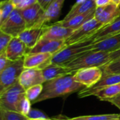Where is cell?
<instances>
[{
  "label": "cell",
  "mask_w": 120,
  "mask_h": 120,
  "mask_svg": "<svg viewBox=\"0 0 120 120\" xmlns=\"http://www.w3.org/2000/svg\"><path fill=\"white\" fill-rule=\"evenodd\" d=\"M112 2V0H96L95 4L96 7H101L108 5Z\"/></svg>",
  "instance_id": "36"
},
{
  "label": "cell",
  "mask_w": 120,
  "mask_h": 120,
  "mask_svg": "<svg viewBox=\"0 0 120 120\" xmlns=\"http://www.w3.org/2000/svg\"><path fill=\"white\" fill-rule=\"evenodd\" d=\"M65 0H54L45 10L44 14L32 28L41 27L45 23L52 22L58 18Z\"/></svg>",
  "instance_id": "15"
},
{
  "label": "cell",
  "mask_w": 120,
  "mask_h": 120,
  "mask_svg": "<svg viewBox=\"0 0 120 120\" xmlns=\"http://www.w3.org/2000/svg\"><path fill=\"white\" fill-rule=\"evenodd\" d=\"M25 96V89L18 82L0 94V110L18 112V105Z\"/></svg>",
  "instance_id": "4"
},
{
  "label": "cell",
  "mask_w": 120,
  "mask_h": 120,
  "mask_svg": "<svg viewBox=\"0 0 120 120\" xmlns=\"http://www.w3.org/2000/svg\"><path fill=\"white\" fill-rule=\"evenodd\" d=\"M29 49L20 38L17 37L12 38L4 53L9 60L16 61L23 58L28 53Z\"/></svg>",
  "instance_id": "13"
},
{
  "label": "cell",
  "mask_w": 120,
  "mask_h": 120,
  "mask_svg": "<svg viewBox=\"0 0 120 120\" xmlns=\"http://www.w3.org/2000/svg\"><path fill=\"white\" fill-rule=\"evenodd\" d=\"M66 46L65 40H52L41 38L32 49H29L28 53H48L54 55Z\"/></svg>",
  "instance_id": "10"
},
{
  "label": "cell",
  "mask_w": 120,
  "mask_h": 120,
  "mask_svg": "<svg viewBox=\"0 0 120 120\" xmlns=\"http://www.w3.org/2000/svg\"><path fill=\"white\" fill-rule=\"evenodd\" d=\"M30 120H48L50 119L44 112L39 110L31 109L30 112L27 116Z\"/></svg>",
  "instance_id": "32"
},
{
  "label": "cell",
  "mask_w": 120,
  "mask_h": 120,
  "mask_svg": "<svg viewBox=\"0 0 120 120\" xmlns=\"http://www.w3.org/2000/svg\"><path fill=\"white\" fill-rule=\"evenodd\" d=\"M10 1H11V3L15 6V8H16L20 4H21L22 2H24V1H26V0H10Z\"/></svg>",
  "instance_id": "39"
},
{
  "label": "cell",
  "mask_w": 120,
  "mask_h": 120,
  "mask_svg": "<svg viewBox=\"0 0 120 120\" xmlns=\"http://www.w3.org/2000/svg\"><path fill=\"white\" fill-rule=\"evenodd\" d=\"M96 8L91 9L83 14L76 15V16H75L70 19H68L67 20H63L61 21H59L58 22L61 25H63L65 27L70 28L73 30H75L78 29L79 27H80L81 26H82L85 22H86L87 21H89L91 19L94 18Z\"/></svg>",
  "instance_id": "19"
},
{
  "label": "cell",
  "mask_w": 120,
  "mask_h": 120,
  "mask_svg": "<svg viewBox=\"0 0 120 120\" xmlns=\"http://www.w3.org/2000/svg\"><path fill=\"white\" fill-rule=\"evenodd\" d=\"M110 61V53L89 51L67 64L65 67L68 68L72 72H75L84 68L93 67L103 68Z\"/></svg>",
  "instance_id": "3"
},
{
  "label": "cell",
  "mask_w": 120,
  "mask_h": 120,
  "mask_svg": "<svg viewBox=\"0 0 120 120\" xmlns=\"http://www.w3.org/2000/svg\"><path fill=\"white\" fill-rule=\"evenodd\" d=\"M24 70L23 58L13 61L9 66L0 72V94L18 83L20 76Z\"/></svg>",
  "instance_id": "5"
},
{
  "label": "cell",
  "mask_w": 120,
  "mask_h": 120,
  "mask_svg": "<svg viewBox=\"0 0 120 120\" xmlns=\"http://www.w3.org/2000/svg\"><path fill=\"white\" fill-rule=\"evenodd\" d=\"M0 120H29V119L27 116L18 112L0 110Z\"/></svg>",
  "instance_id": "28"
},
{
  "label": "cell",
  "mask_w": 120,
  "mask_h": 120,
  "mask_svg": "<svg viewBox=\"0 0 120 120\" xmlns=\"http://www.w3.org/2000/svg\"><path fill=\"white\" fill-rule=\"evenodd\" d=\"M42 70L43 76L45 79V82L50 81L51 79L58 78L59 77H62L66 75H69L72 72L71 70L63 65H55L51 63L49 65L44 68Z\"/></svg>",
  "instance_id": "22"
},
{
  "label": "cell",
  "mask_w": 120,
  "mask_h": 120,
  "mask_svg": "<svg viewBox=\"0 0 120 120\" xmlns=\"http://www.w3.org/2000/svg\"><path fill=\"white\" fill-rule=\"evenodd\" d=\"M94 42V36L87 39L67 45L60 51L53 55L51 58V63L65 66L67 64L84 53L91 51V46Z\"/></svg>",
  "instance_id": "2"
},
{
  "label": "cell",
  "mask_w": 120,
  "mask_h": 120,
  "mask_svg": "<svg viewBox=\"0 0 120 120\" xmlns=\"http://www.w3.org/2000/svg\"><path fill=\"white\" fill-rule=\"evenodd\" d=\"M103 72L101 68L93 67L77 70L74 74L75 79L86 88L94 86L102 78Z\"/></svg>",
  "instance_id": "8"
},
{
  "label": "cell",
  "mask_w": 120,
  "mask_h": 120,
  "mask_svg": "<svg viewBox=\"0 0 120 120\" xmlns=\"http://www.w3.org/2000/svg\"><path fill=\"white\" fill-rule=\"evenodd\" d=\"M120 82V74L119 75H103L102 78L99 80L98 83H96L94 86L89 88H84V89L79 91L78 97L79 98H84L89 96H93V94L96 90L108 86L110 85H113Z\"/></svg>",
  "instance_id": "17"
},
{
  "label": "cell",
  "mask_w": 120,
  "mask_h": 120,
  "mask_svg": "<svg viewBox=\"0 0 120 120\" xmlns=\"http://www.w3.org/2000/svg\"><path fill=\"white\" fill-rule=\"evenodd\" d=\"M29 120H52V119H51V118H50V119H48V120H30V119H29Z\"/></svg>",
  "instance_id": "41"
},
{
  "label": "cell",
  "mask_w": 120,
  "mask_h": 120,
  "mask_svg": "<svg viewBox=\"0 0 120 120\" xmlns=\"http://www.w3.org/2000/svg\"><path fill=\"white\" fill-rule=\"evenodd\" d=\"M120 15V8L113 2L107 6L96 7L94 18L101 23L107 25Z\"/></svg>",
  "instance_id": "12"
},
{
  "label": "cell",
  "mask_w": 120,
  "mask_h": 120,
  "mask_svg": "<svg viewBox=\"0 0 120 120\" xmlns=\"http://www.w3.org/2000/svg\"><path fill=\"white\" fill-rule=\"evenodd\" d=\"M101 68L103 72V75H119L120 74V57L110 61Z\"/></svg>",
  "instance_id": "26"
},
{
  "label": "cell",
  "mask_w": 120,
  "mask_h": 120,
  "mask_svg": "<svg viewBox=\"0 0 120 120\" xmlns=\"http://www.w3.org/2000/svg\"><path fill=\"white\" fill-rule=\"evenodd\" d=\"M112 2H113L116 5L120 6V0H112Z\"/></svg>",
  "instance_id": "40"
},
{
  "label": "cell",
  "mask_w": 120,
  "mask_h": 120,
  "mask_svg": "<svg viewBox=\"0 0 120 120\" xmlns=\"http://www.w3.org/2000/svg\"><path fill=\"white\" fill-rule=\"evenodd\" d=\"M95 1L93 0H84L81 2H76L71 8L69 13L66 15L63 20H67L76 15L83 14L91 9L96 8Z\"/></svg>",
  "instance_id": "23"
},
{
  "label": "cell",
  "mask_w": 120,
  "mask_h": 120,
  "mask_svg": "<svg viewBox=\"0 0 120 120\" xmlns=\"http://www.w3.org/2000/svg\"><path fill=\"white\" fill-rule=\"evenodd\" d=\"M108 102L111 103L112 105H115L116 107H117L120 110V94L118 95V96H117L115 98H112L111 99H109L108 101Z\"/></svg>",
  "instance_id": "35"
},
{
  "label": "cell",
  "mask_w": 120,
  "mask_h": 120,
  "mask_svg": "<svg viewBox=\"0 0 120 120\" xmlns=\"http://www.w3.org/2000/svg\"><path fill=\"white\" fill-rule=\"evenodd\" d=\"M84 1V0H77V2H81V1ZM93 1H95L96 0H93Z\"/></svg>",
  "instance_id": "42"
},
{
  "label": "cell",
  "mask_w": 120,
  "mask_h": 120,
  "mask_svg": "<svg viewBox=\"0 0 120 120\" xmlns=\"http://www.w3.org/2000/svg\"><path fill=\"white\" fill-rule=\"evenodd\" d=\"M54 0H37V1L39 3V4L41 6V7L46 10V8Z\"/></svg>",
  "instance_id": "37"
},
{
  "label": "cell",
  "mask_w": 120,
  "mask_h": 120,
  "mask_svg": "<svg viewBox=\"0 0 120 120\" xmlns=\"http://www.w3.org/2000/svg\"><path fill=\"white\" fill-rule=\"evenodd\" d=\"M120 118V114H106V115H87L81 116L70 120H111Z\"/></svg>",
  "instance_id": "27"
},
{
  "label": "cell",
  "mask_w": 120,
  "mask_h": 120,
  "mask_svg": "<svg viewBox=\"0 0 120 120\" xmlns=\"http://www.w3.org/2000/svg\"><path fill=\"white\" fill-rule=\"evenodd\" d=\"M43 87V84H38L28 88L25 90V96L31 101V103H33L41 94Z\"/></svg>",
  "instance_id": "29"
},
{
  "label": "cell",
  "mask_w": 120,
  "mask_h": 120,
  "mask_svg": "<svg viewBox=\"0 0 120 120\" xmlns=\"http://www.w3.org/2000/svg\"><path fill=\"white\" fill-rule=\"evenodd\" d=\"M10 1V0H1V1Z\"/></svg>",
  "instance_id": "43"
},
{
  "label": "cell",
  "mask_w": 120,
  "mask_h": 120,
  "mask_svg": "<svg viewBox=\"0 0 120 120\" xmlns=\"http://www.w3.org/2000/svg\"><path fill=\"white\" fill-rule=\"evenodd\" d=\"M120 120V118H118V119H115V120Z\"/></svg>",
  "instance_id": "44"
},
{
  "label": "cell",
  "mask_w": 120,
  "mask_h": 120,
  "mask_svg": "<svg viewBox=\"0 0 120 120\" xmlns=\"http://www.w3.org/2000/svg\"><path fill=\"white\" fill-rule=\"evenodd\" d=\"M13 61L9 60L5 55L4 53H0V72L4 70L8 66H9Z\"/></svg>",
  "instance_id": "33"
},
{
  "label": "cell",
  "mask_w": 120,
  "mask_h": 120,
  "mask_svg": "<svg viewBox=\"0 0 120 120\" xmlns=\"http://www.w3.org/2000/svg\"><path fill=\"white\" fill-rule=\"evenodd\" d=\"M31 110V101L25 96L20 101L18 105V112L20 114L27 116Z\"/></svg>",
  "instance_id": "30"
},
{
  "label": "cell",
  "mask_w": 120,
  "mask_h": 120,
  "mask_svg": "<svg viewBox=\"0 0 120 120\" xmlns=\"http://www.w3.org/2000/svg\"><path fill=\"white\" fill-rule=\"evenodd\" d=\"M120 49V33L112 35L106 39L94 42L91 46V51H105L112 53Z\"/></svg>",
  "instance_id": "18"
},
{
  "label": "cell",
  "mask_w": 120,
  "mask_h": 120,
  "mask_svg": "<svg viewBox=\"0 0 120 120\" xmlns=\"http://www.w3.org/2000/svg\"><path fill=\"white\" fill-rule=\"evenodd\" d=\"M19 10L25 21L27 28H32L45 11L39 2Z\"/></svg>",
  "instance_id": "16"
},
{
  "label": "cell",
  "mask_w": 120,
  "mask_h": 120,
  "mask_svg": "<svg viewBox=\"0 0 120 120\" xmlns=\"http://www.w3.org/2000/svg\"><path fill=\"white\" fill-rule=\"evenodd\" d=\"M12 38L13 37L10 34L0 31V53H2L5 51Z\"/></svg>",
  "instance_id": "31"
},
{
  "label": "cell",
  "mask_w": 120,
  "mask_h": 120,
  "mask_svg": "<svg viewBox=\"0 0 120 120\" xmlns=\"http://www.w3.org/2000/svg\"><path fill=\"white\" fill-rule=\"evenodd\" d=\"M120 94V82L108 86L101 88L94 92L93 96H96L101 101H108L109 99L116 97Z\"/></svg>",
  "instance_id": "24"
},
{
  "label": "cell",
  "mask_w": 120,
  "mask_h": 120,
  "mask_svg": "<svg viewBox=\"0 0 120 120\" xmlns=\"http://www.w3.org/2000/svg\"><path fill=\"white\" fill-rule=\"evenodd\" d=\"M66 120H70V119H67Z\"/></svg>",
  "instance_id": "45"
},
{
  "label": "cell",
  "mask_w": 120,
  "mask_h": 120,
  "mask_svg": "<svg viewBox=\"0 0 120 120\" xmlns=\"http://www.w3.org/2000/svg\"><path fill=\"white\" fill-rule=\"evenodd\" d=\"M74 74L75 72L45 82L43 84L44 87L41 94L32 103L67 96L72 93L79 92L86 88L84 85L75 79Z\"/></svg>",
  "instance_id": "1"
},
{
  "label": "cell",
  "mask_w": 120,
  "mask_h": 120,
  "mask_svg": "<svg viewBox=\"0 0 120 120\" xmlns=\"http://www.w3.org/2000/svg\"><path fill=\"white\" fill-rule=\"evenodd\" d=\"M120 57V49L117 50V51H115L114 52H112L110 53V59H111V61L112 60H114Z\"/></svg>",
  "instance_id": "38"
},
{
  "label": "cell",
  "mask_w": 120,
  "mask_h": 120,
  "mask_svg": "<svg viewBox=\"0 0 120 120\" xmlns=\"http://www.w3.org/2000/svg\"><path fill=\"white\" fill-rule=\"evenodd\" d=\"M104 26L105 25L99 22L95 18H94L85 22L78 29L74 30L71 36L66 39V45L72 44L74 43L91 38Z\"/></svg>",
  "instance_id": "6"
},
{
  "label": "cell",
  "mask_w": 120,
  "mask_h": 120,
  "mask_svg": "<svg viewBox=\"0 0 120 120\" xmlns=\"http://www.w3.org/2000/svg\"><path fill=\"white\" fill-rule=\"evenodd\" d=\"M43 33V27L27 28L19 36L20 39L30 49H32L40 39Z\"/></svg>",
  "instance_id": "20"
},
{
  "label": "cell",
  "mask_w": 120,
  "mask_h": 120,
  "mask_svg": "<svg viewBox=\"0 0 120 120\" xmlns=\"http://www.w3.org/2000/svg\"><path fill=\"white\" fill-rule=\"evenodd\" d=\"M43 33L41 38L52 40H65L68 39L73 30L61 25L58 22L51 25H43ZM40 38V39H41Z\"/></svg>",
  "instance_id": "9"
},
{
  "label": "cell",
  "mask_w": 120,
  "mask_h": 120,
  "mask_svg": "<svg viewBox=\"0 0 120 120\" xmlns=\"http://www.w3.org/2000/svg\"><path fill=\"white\" fill-rule=\"evenodd\" d=\"M38 2L37 0H26L24 2H22L21 4H20L16 8L18 9H21V8H25V7H27V6H30L35 3Z\"/></svg>",
  "instance_id": "34"
},
{
  "label": "cell",
  "mask_w": 120,
  "mask_h": 120,
  "mask_svg": "<svg viewBox=\"0 0 120 120\" xmlns=\"http://www.w3.org/2000/svg\"><path fill=\"white\" fill-rule=\"evenodd\" d=\"M118 33H120V15L111 23L103 27L95 34L94 42L99 41Z\"/></svg>",
  "instance_id": "21"
},
{
  "label": "cell",
  "mask_w": 120,
  "mask_h": 120,
  "mask_svg": "<svg viewBox=\"0 0 120 120\" xmlns=\"http://www.w3.org/2000/svg\"><path fill=\"white\" fill-rule=\"evenodd\" d=\"M25 29H27L25 21L18 8H15L8 18L0 25V31L13 37H18Z\"/></svg>",
  "instance_id": "7"
},
{
  "label": "cell",
  "mask_w": 120,
  "mask_h": 120,
  "mask_svg": "<svg viewBox=\"0 0 120 120\" xmlns=\"http://www.w3.org/2000/svg\"><path fill=\"white\" fill-rule=\"evenodd\" d=\"M18 82L26 90L31 86L43 84L45 82V79L41 70L38 68H25L20 76Z\"/></svg>",
  "instance_id": "11"
},
{
  "label": "cell",
  "mask_w": 120,
  "mask_h": 120,
  "mask_svg": "<svg viewBox=\"0 0 120 120\" xmlns=\"http://www.w3.org/2000/svg\"><path fill=\"white\" fill-rule=\"evenodd\" d=\"M15 8V6L11 1H1L0 3V25H1L11 15L13 10Z\"/></svg>",
  "instance_id": "25"
},
{
  "label": "cell",
  "mask_w": 120,
  "mask_h": 120,
  "mask_svg": "<svg viewBox=\"0 0 120 120\" xmlns=\"http://www.w3.org/2000/svg\"><path fill=\"white\" fill-rule=\"evenodd\" d=\"M52 56L53 54L48 53H28L24 57V67L43 70L51 63Z\"/></svg>",
  "instance_id": "14"
}]
</instances>
